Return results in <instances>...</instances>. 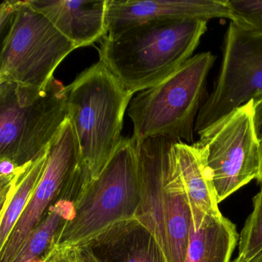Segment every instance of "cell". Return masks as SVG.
I'll list each match as a JSON object with an SVG mask.
<instances>
[{
  "instance_id": "obj_4",
  "label": "cell",
  "mask_w": 262,
  "mask_h": 262,
  "mask_svg": "<svg viewBox=\"0 0 262 262\" xmlns=\"http://www.w3.org/2000/svg\"><path fill=\"white\" fill-rule=\"evenodd\" d=\"M74 213L61 227L51 245L82 248L121 224L136 219L140 203L137 145L122 138L99 176L81 190Z\"/></svg>"
},
{
  "instance_id": "obj_9",
  "label": "cell",
  "mask_w": 262,
  "mask_h": 262,
  "mask_svg": "<svg viewBox=\"0 0 262 262\" xmlns=\"http://www.w3.org/2000/svg\"><path fill=\"white\" fill-rule=\"evenodd\" d=\"M262 94V35L230 22L214 90L195 122L199 134L238 107Z\"/></svg>"
},
{
  "instance_id": "obj_10",
  "label": "cell",
  "mask_w": 262,
  "mask_h": 262,
  "mask_svg": "<svg viewBox=\"0 0 262 262\" xmlns=\"http://www.w3.org/2000/svg\"><path fill=\"white\" fill-rule=\"evenodd\" d=\"M80 168L79 141L68 119L49 147L43 176L10 237L0 249V261L10 262L13 258L30 233L42 222L49 207L59 199L66 185Z\"/></svg>"
},
{
  "instance_id": "obj_24",
  "label": "cell",
  "mask_w": 262,
  "mask_h": 262,
  "mask_svg": "<svg viewBox=\"0 0 262 262\" xmlns=\"http://www.w3.org/2000/svg\"><path fill=\"white\" fill-rule=\"evenodd\" d=\"M260 156H261V164H260V171L259 177L257 178V180L258 181L259 183L262 184V142H260Z\"/></svg>"
},
{
  "instance_id": "obj_14",
  "label": "cell",
  "mask_w": 262,
  "mask_h": 262,
  "mask_svg": "<svg viewBox=\"0 0 262 262\" xmlns=\"http://www.w3.org/2000/svg\"><path fill=\"white\" fill-rule=\"evenodd\" d=\"M172 149L188 195L192 227L198 230L206 216L222 215L215 189L199 150L192 144L176 141Z\"/></svg>"
},
{
  "instance_id": "obj_23",
  "label": "cell",
  "mask_w": 262,
  "mask_h": 262,
  "mask_svg": "<svg viewBox=\"0 0 262 262\" xmlns=\"http://www.w3.org/2000/svg\"><path fill=\"white\" fill-rule=\"evenodd\" d=\"M232 262H262V252L259 254L258 255L256 256L254 258L251 259L250 260H244L239 257H236Z\"/></svg>"
},
{
  "instance_id": "obj_18",
  "label": "cell",
  "mask_w": 262,
  "mask_h": 262,
  "mask_svg": "<svg viewBox=\"0 0 262 262\" xmlns=\"http://www.w3.org/2000/svg\"><path fill=\"white\" fill-rule=\"evenodd\" d=\"M262 252V184L253 199V210L239 234L238 256L250 260Z\"/></svg>"
},
{
  "instance_id": "obj_15",
  "label": "cell",
  "mask_w": 262,
  "mask_h": 262,
  "mask_svg": "<svg viewBox=\"0 0 262 262\" xmlns=\"http://www.w3.org/2000/svg\"><path fill=\"white\" fill-rule=\"evenodd\" d=\"M238 241L231 221L223 215L206 216L199 229L191 225L185 262H230Z\"/></svg>"
},
{
  "instance_id": "obj_8",
  "label": "cell",
  "mask_w": 262,
  "mask_h": 262,
  "mask_svg": "<svg viewBox=\"0 0 262 262\" xmlns=\"http://www.w3.org/2000/svg\"><path fill=\"white\" fill-rule=\"evenodd\" d=\"M192 145L211 177L219 203L257 179L261 156L253 121V100L199 133Z\"/></svg>"
},
{
  "instance_id": "obj_20",
  "label": "cell",
  "mask_w": 262,
  "mask_h": 262,
  "mask_svg": "<svg viewBox=\"0 0 262 262\" xmlns=\"http://www.w3.org/2000/svg\"><path fill=\"white\" fill-rule=\"evenodd\" d=\"M35 262H82L80 248L50 245L47 252Z\"/></svg>"
},
{
  "instance_id": "obj_2",
  "label": "cell",
  "mask_w": 262,
  "mask_h": 262,
  "mask_svg": "<svg viewBox=\"0 0 262 262\" xmlns=\"http://www.w3.org/2000/svg\"><path fill=\"white\" fill-rule=\"evenodd\" d=\"M176 141L153 137L136 142L140 172L136 219L156 239L167 262H185L192 214L173 152Z\"/></svg>"
},
{
  "instance_id": "obj_13",
  "label": "cell",
  "mask_w": 262,
  "mask_h": 262,
  "mask_svg": "<svg viewBox=\"0 0 262 262\" xmlns=\"http://www.w3.org/2000/svg\"><path fill=\"white\" fill-rule=\"evenodd\" d=\"M89 247L103 262H167L156 239L136 219L112 228Z\"/></svg>"
},
{
  "instance_id": "obj_11",
  "label": "cell",
  "mask_w": 262,
  "mask_h": 262,
  "mask_svg": "<svg viewBox=\"0 0 262 262\" xmlns=\"http://www.w3.org/2000/svg\"><path fill=\"white\" fill-rule=\"evenodd\" d=\"M213 19L234 22L228 0H107V35L151 21Z\"/></svg>"
},
{
  "instance_id": "obj_1",
  "label": "cell",
  "mask_w": 262,
  "mask_h": 262,
  "mask_svg": "<svg viewBox=\"0 0 262 262\" xmlns=\"http://www.w3.org/2000/svg\"><path fill=\"white\" fill-rule=\"evenodd\" d=\"M208 21H151L107 35L99 50L102 61L134 95L156 86L193 56Z\"/></svg>"
},
{
  "instance_id": "obj_12",
  "label": "cell",
  "mask_w": 262,
  "mask_h": 262,
  "mask_svg": "<svg viewBox=\"0 0 262 262\" xmlns=\"http://www.w3.org/2000/svg\"><path fill=\"white\" fill-rule=\"evenodd\" d=\"M76 49L93 45L107 36V0H30Z\"/></svg>"
},
{
  "instance_id": "obj_7",
  "label": "cell",
  "mask_w": 262,
  "mask_h": 262,
  "mask_svg": "<svg viewBox=\"0 0 262 262\" xmlns=\"http://www.w3.org/2000/svg\"><path fill=\"white\" fill-rule=\"evenodd\" d=\"M0 82L41 89L75 46L30 4L13 0L10 22L1 31Z\"/></svg>"
},
{
  "instance_id": "obj_19",
  "label": "cell",
  "mask_w": 262,
  "mask_h": 262,
  "mask_svg": "<svg viewBox=\"0 0 262 262\" xmlns=\"http://www.w3.org/2000/svg\"><path fill=\"white\" fill-rule=\"evenodd\" d=\"M234 13V23L262 35V0H228Z\"/></svg>"
},
{
  "instance_id": "obj_21",
  "label": "cell",
  "mask_w": 262,
  "mask_h": 262,
  "mask_svg": "<svg viewBox=\"0 0 262 262\" xmlns=\"http://www.w3.org/2000/svg\"><path fill=\"white\" fill-rule=\"evenodd\" d=\"M253 121L259 142H262V94L253 99Z\"/></svg>"
},
{
  "instance_id": "obj_22",
  "label": "cell",
  "mask_w": 262,
  "mask_h": 262,
  "mask_svg": "<svg viewBox=\"0 0 262 262\" xmlns=\"http://www.w3.org/2000/svg\"><path fill=\"white\" fill-rule=\"evenodd\" d=\"M82 262H103L90 247L80 248Z\"/></svg>"
},
{
  "instance_id": "obj_16",
  "label": "cell",
  "mask_w": 262,
  "mask_h": 262,
  "mask_svg": "<svg viewBox=\"0 0 262 262\" xmlns=\"http://www.w3.org/2000/svg\"><path fill=\"white\" fill-rule=\"evenodd\" d=\"M73 213V200L61 194L10 262H35L39 260L53 243L62 225L72 219Z\"/></svg>"
},
{
  "instance_id": "obj_6",
  "label": "cell",
  "mask_w": 262,
  "mask_h": 262,
  "mask_svg": "<svg viewBox=\"0 0 262 262\" xmlns=\"http://www.w3.org/2000/svg\"><path fill=\"white\" fill-rule=\"evenodd\" d=\"M214 61L211 52L199 53L163 82L137 93L128 108L133 123L132 139L140 142L148 138L166 137L193 144Z\"/></svg>"
},
{
  "instance_id": "obj_3",
  "label": "cell",
  "mask_w": 262,
  "mask_h": 262,
  "mask_svg": "<svg viewBox=\"0 0 262 262\" xmlns=\"http://www.w3.org/2000/svg\"><path fill=\"white\" fill-rule=\"evenodd\" d=\"M66 92L69 119L80 148L79 192L99 176L117 149L123 138L124 115L133 96L100 60L81 73Z\"/></svg>"
},
{
  "instance_id": "obj_5",
  "label": "cell",
  "mask_w": 262,
  "mask_h": 262,
  "mask_svg": "<svg viewBox=\"0 0 262 262\" xmlns=\"http://www.w3.org/2000/svg\"><path fill=\"white\" fill-rule=\"evenodd\" d=\"M69 119L66 86L0 82V159L23 168L42 157Z\"/></svg>"
},
{
  "instance_id": "obj_17",
  "label": "cell",
  "mask_w": 262,
  "mask_h": 262,
  "mask_svg": "<svg viewBox=\"0 0 262 262\" xmlns=\"http://www.w3.org/2000/svg\"><path fill=\"white\" fill-rule=\"evenodd\" d=\"M47 157L48 151L27 167L8 199L1 204L0 249L10 237L40 182L47 166Z\"/></svg>"
}]
</instances>
